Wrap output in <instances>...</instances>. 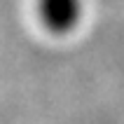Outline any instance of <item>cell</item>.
Here are the masks:
<instances>
[{
	"label": "cell",
	"mask_w": 124,
	"mask_h": 124,
	"mask_svg": "<svg viewBox=\"0 0 124 124\" xmlns=\"http://www.w3.org/2000/svg\"><path fill=\"white\" fill-rule=\"evenodd\" d=\"M38 12L47 31L61 35L77 26L82 5L80 0H38Z\"/></svg>",
	"instance_id": "1"
}]
</instances>
